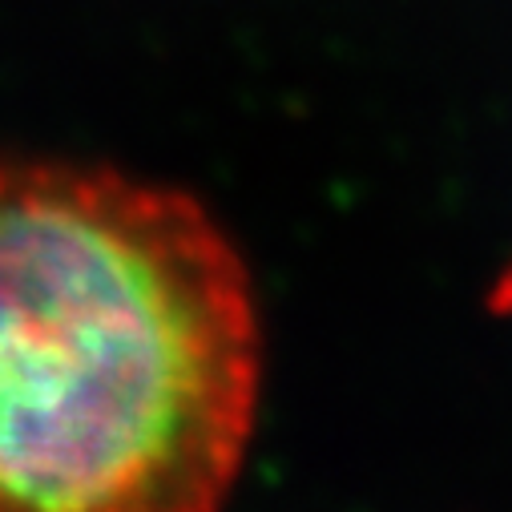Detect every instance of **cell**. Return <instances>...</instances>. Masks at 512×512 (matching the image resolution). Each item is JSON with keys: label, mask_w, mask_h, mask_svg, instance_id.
<instances>
[{"label": "cell", "mask_w": 512, "mask_h": 512, "mask_svg": "<svg viewBox=\"0 0 512 512\" xmlns=\"http://www.w3.org/2000/svg\"><path fill=\"white\" fill-rule=\"evenodd\" d=\"M259 396L254 279L194 194L0 158V512H222Z\"/></svg>", "instance_id": "1"}]
</instances>
